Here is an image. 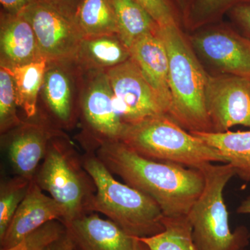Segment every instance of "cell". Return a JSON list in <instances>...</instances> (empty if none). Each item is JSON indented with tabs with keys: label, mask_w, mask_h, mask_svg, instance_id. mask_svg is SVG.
<instances>
[{
	"label": "cell",
	"mask_w": 250,
	"mask_h": 250,
	"mask_svg": "<svg viewBox=\"0 0 250 250\" xmlns=\"http://www.w3.org/2000/svg\"><path fill=\"white\" fill-rule=\"evenodd\" d=\"M95 155L113 174L159 205L165 217L186 216L205 187L202 171L146 159L120 141L98 139Z\"/></svg>",
	"instance_id": "cell-1"
},
{
	"label": "cell",
	"mask_w": 250,
	"mask_h": 250,
	"mask_svg": "<svg viewBox=\"0 0 250 250\" xmlns=\"http://www.w3.org/2000/svg\"><path fill=\"white\" fill-rule=\"evenodd\" d=\"M169 62V84L172 104L168 117L189 132H212L206 107L208 75L182 33L180 24L159 26Z\"/></svg>",
	"instance_id": "cell-2"
},
{
	"label": "cell",
	"mask_w": 250,
	"mask_h": 250,
	"mask_svg": "<svg viewBox=\"0 0 250 250\" xmlns=\"http://www.w3.org/2000/svg\"><path fill=\"white\" fill-rule=\"evenodd\" d=\"M82 163L96 188L92 213H103L134 238H147L164 231L165 215L153 199L118 182L95 153L85 155Z\"/></svg>",
	"instance_id": "cell-3"
},
{
	"label": "cell",
	"mask_w": 250,
	"mask_h": 250,
	"mask_svg": "<svg viewBox=\"0 0 250 250\" xmlns=\"http://www.w3.org/2000/svg\"><path fill=\"white\" fill-rule=\"evenodd\" d=\"M139 155L156 161L200 169L213 163L228 164L224 156L166 115L126 126L120 140Z\"/></svg>",
	"instance_id": "cell-4"
},
{
	"label": "cell",
	"mask_w": 250,
	"mask_h": 250,
	"mask_svg": "<svg viewBox=\"0 0 250 250\" xmlns=\"http://www.w3.org/2000/svg\"><path fill=\"white\" fill-rule=\"evenodd\" d=\"M205 177V187L188 218L192 227L194 243L200 250H241L249 243L246 228L230 231L228 211L223 191L236 175L231 164H207L199 169Z\"/></svg>",
	"instance_id": "cell-5"
},
{
	"label": "cell",
	"mask_w": 250,
	"mask_h": 250,
	"mask_svg": "<svg viewBox=\"0 0 250 250\" xmlns=\"http://www.w3.org/2000/svg\"><path fill=\"white\" fill-rule=\"evenodd\" d=\"M34 180L65 210V225L90 210L96 188L73 149L60 134L49 141Z\"/></svg>",
	"instance_id": "cell-6"
},
{
	"label": "cell",
	"mask_w": 250,
	"mask_h": 250,
	"mask_svg": "<svg viewBox=\"0 0 250 250\" xmlns=\"http://www.w3.org/2000/svg\"><path fill=\"white\" fill-rule=\"evenodd\" d=\"M118 113L125 125H133L167 111L157 94L131 58L106 71Z\"/></svg>",
	"instance_id": "cell-7"
},
{
	"label": "cell",
	"mask_w": 250,
	"mask_h": 250,
	"mask_svg": "<svg viewBox=\"0 0 250 250\" xmlns=\"http://www.w3.org/2000/svg\"><path fill=\"white\" fill-rule=\"evenodd\" d=\"M21 15L34 29L42 58L47 62H75L83 37L72 20L39 1Z\"/></svg>",
	"instance_id": "cell-8"
},
{
	"label": "cell",
	"mask_w": 250,
	"mask_h": 250,
	"mask_svg": "<svg viewBox=\"0 0 250 250\" xmlns=\"http://www.w3.org/2000/svg\"><path fill=\"white\" fill-rule=\"evenodd\" d=\"M206 107L212 132H225L236 125L250 128V79L208 75Z\"/></svg>",
	"instance_id": "cell-9"
},
{
	"label": "cell",
	"mask_w": 250,
	"mask_h": 250,
	"mask_svg": "<svg viewBox=\"0 0 250 250\" xmlns=\"http://www.w3.org/2000/svg\"><path fill=\"white\" fill-rule=\"evenodd\" d=\"M80 103L87 125L98 139L120 141L127 125L117 111L106 71L85 72Z\"/></svg>",
	"instance_id": "cell-10"
},
{
	"label": "cell",
	"mask_w": 250,
	"mask_h": 250,
	"mask_svg": "<svg viewBox=\"0 0 250 250\" xmlns=\"http://www.w3.org/2000/svg\"><path fill=\"white\" fill-rule=\"evenodd\" d=\"M194 48L223 74L250 79V40L231 29L212 28L192 36Z\"/></svg>",
	"instance_id": "cell-11"
},
{
	"label": "cell",
	"mask_w": 250,
	"mask_h": 250,
	"mask_svg": "<svg viewBox=\"0 0 250 250\" xmlns=\"http://www.w3.org/2000/svg\"><path fill=\"white\" fill-rule=\"evenodd\" d=\"M65 218V210L52 197L47 196L34 179L29 190L10 223L4 237L0 239L1 249L15 246L24 236L52 220Z\"/></svg>",
	"instance_id": "cell-12"
},
{
	"label": "cell",
	"mask_w": 250,
	"mask_h": 250,
	"mask_svg": "<svg viewBox=\"0 0 250 250\" xmlns=\"http://www.w3.org/2000/svg\"><path fill=\"white\" fill-rule=\"evenodd\" d=\"M8 156L16 175L32 180L45 157L49 141L58 135L42 123H24L11 130Z\"/></svg>",
	"instance_id": "cell-13"
},
{
	"label": "cell",
	"mask_w": 250,
	"mask_h": 250,
	"mask_svg": "<svg viewBox=\"0 0 250 250\" xmlns=\"http://www.w3.org/2000/svg\"><path fill=\"white\" fill-rule=\"evenodd\" d=\"M75 250H134V237L95 212L66 224Z\"/></svg>",
	"instance_id": "cell-14"
},
{
	"label": "cell",
	"mask_w": 250,
	"mask_h": 250,
	"mask_svg": "<svg viewBox=\"0 0 250 250\" xmlns=\"http://www.w3.org/2000/svg\"><path fill=\"white\" fill-rule=\"evenodd\" d=\"M131 59L157 94L168 116L172 104L169 84V62L164 42L157 33L138 38L129 49Z\"/></svg>",
	"instance_id": "cell-15"
},
{
	"label": "cell",
	"mask_w": 250,
	"mask_h": 250,
	"mask_svg": "<svg viewBox=\"0 0 250 250\" xmlns=\"http://www.w3.org/2000/svg\"><path fill=\"white\" fill-rule=\"evenodd\" d=\"M42 58L34 29L22 15L1 11L0 66L7 69L22 66Z\"/></svg>",
	"instance_id": "cell-16"
},
{
	"label": "cell",
	"mask_w": 250,
	"mask_h": 250,
	"mask_svg": "<svg viewBox=\"0 0 250 250\" xmlns=\"http://www.w3.org/2000/svg\"><path fill=\"white\" fill-rule=\"evenodd\" d=\"M72 62H47L42 89L46 104L63 124L71 122L73 113L74 82L68 65Z\"/></svg>",
	"instance_id": "cell-17"
},
{
	"label": "cell",
	"mask_w": 250,
	"mask_h": 250,
	"mask_svg": "<svg viewBox=\"0 0 250 250\" xmlns=\"http://www.w3.org/2000/svg\"><path fill=\"white\" fill-rule=\"evenodd\" d=\"M131 58L129 49L118 35L85 38L74 63L83 72L107 71Z\"/></svg>",
	"instance_id": "cell-18"
},
{
	"label": "cell",
	"mask_w": 250,
	"mask_h": 250,
	"mask_svg": "<svg viewBox=\"0 0 250 250\" xmlns=\"http://www.w3.org/2000/svg\"><path fill=\"white\" fill-rule=\"evenodd\" d=\"M190 133L224 156L234 167L236 175L250 181V131Z\"/></svg>",
	"instance_id": "cell-19"
},
{
	"label": "cell",
	"mask_w": 250,
	"mask_h": 250,
	"mask_svg": "<svg viewBox=\"0 0 250 250\" xmlns=\"http://www.w3.org/2000/svg\"><path fill=\"white\" fill-rule=\"evenodd\" d=\"M72 20L83 39L118 35V21L112 0H80Z\"/></svg>",
	"instance_id": "cell-20"
},
{
	"label": "cell",
	"mask_w": 250,
	"mask_h": 250,
	"mask_svg": "<svg viewBox=\"0 0 250 250\" xmlns=\"http://www.w3.org/2000/svg\"><path fill=\"white\" fill-rule=\"evenodd\" d=\"M118 21V36L130 49L138 38L157 30L159 24L135 0H112Z\"/></svg>",
	"instance_id": "cell-21"
},
{
	"label": "cell",
	"mask_w": 250,
	"mask_h": 250,
	"mask_svg": "<svg viewBox=\"0 0 250 250\" xmlns=\"http://www.w3.org/2000/svg\"><path fill=\"white\" fill-rule=\"evenodd\" d=\"M47 62L41 59L27 65L9 69L14 77L18 106L28 118L35 116L37 102L42 89Z\"/></svg>",
	"instance_id": "cell-22"
},
{
	"label": "cell",
	"mask_w": 250,
	"mask_h": 250,
	"mask_svg": "<svg viewBox=\"0 0 250 250\" xmlns=\"http://www.w3.org/2000/svg\"><path fill=\"white\" fill-rule=\"evenodd\" d=\"M164 224L165 229L162 232L139 238L150 250H200L194 243L187 215L165 217Z\"/></svg>",
	"instance_id": "cell-23"
},
{
	"label": "cell",
	"mask_w": 250,
	"mask_h": 250,
	"mask_svg": "<svg viewBox=\"0 0 250 250\" xmlns=\"http://www.w3.org/2000/svg\"><path fill=\"white\" fill-rule=\"evenodd\" d=\"M250 0H189L182 21L188 28L197 29L223 17L237 5Z\"/></svg>",
	"instance_id": "cell-24"
},
{
	"label": "cell",
	"mask_w": 250,
	"mask_h": 250,
	"mask_svg": "<svg viewBox=\"0 0 250 250\" xmlns=\"http://www.w3.org/2000/svg\"><path fill=\"white\" fill-rule=\"evenodd\" d=\"M31 180L21 176L5 181L0 187V239L29 190Z\"/></svg>",
	"instance_id": "cell-25"
},
{
	"label": "cell",
	"mask_w": 250,
	"mask_h": 250,
	"mask_svg": "<svg viewBox=\"0 0 250 250\" xmlns=\"http://www.w3.org/2000/svg\"><path fill=\"white\" fill-rule=\"evenodd\" d=\"M18 106L14 77L9 69L0 66V131L1 134L9 132L22 124L18 116Z\"/></svg>",
	"instance_id": "cell-26"
},
{
	"label": "cell",
	"mask_w": 250,
	"mask_h": 250,
	"mask_svg": "<svg viewBox=\"0 0 250 250\" xmlns=\"http://www.w3.org/2000/svg\"><path fill=\"white\" fill-rule=\"evenodd\" d=\"M66 232V226L62 220H52L24 236L15 246L1 250H45Z\"/></svg>",
	"instance_id": "cell-27"
},
{
	"label": "cell",
	"mask_w": 250,
	"mask_h": 250,
	"mask_svg": "<svg viewBox=\"0 0 250 250\" xmlns=\"http://www.w3.org/2000/svg\"><path fill=\"white\" fill-rule=\"evenodd\" d=\"M154 18L159 26L171 23L180 24L182 21L178 10L172 0H135Z\"/></svg>",
	"instance_id": "cell-28"
},
{
	"label": "cell",
	"mask_w": 250,
	"mask_h": 250,
	"mask_svg": "<svg viewBox=\"0 0 250 250\" xmlns=\"http://www.w3.org/2000/svg\"><path fill=\"white\" fill-rule=\"evenodd\" d=\"M228 14L250 40V3L237 5Z\"/></svg>",
	"instance_id": "cell-29"
},
{
	"label": "cell",
	"mask_w": 250,
	"mask_h": 250,
	"mask_svg": "<svg viewBox=\"0 0 250 250\" xmlns=\"http://www.w3.org/2000/svg\"><path fill=\"white\" fill-rule=\"evenodd\" d=\"M72 20L80 0H38ZM73 21V20H72Z\"/></svg>",
	"instance_id": "cell-30"
},
{
	"label": "cell",
	"mask_w": 250,
	"mask_h": 250,
	"mask_svg": "<svg viewBox=\"0 0 250 250\" xmlns=\"http://www.w3.org/2000/svg\"><path fill=\"white\" fill-rule=\"evenodd\" d=\"M38 0H0L3 12L9 14L19 15L34 4Z\"/></svg>",
	"instance_id": "cell-31"
},
{
	"label": "cell",
	"mask_w": 250,
	"mask_h": 250,
	"mask_svg": "<svg viewBox=\"0 0 250 250\" xmlns=\"http://www.w3.org/2000/svg\"><path fill=\"white\" fill-rule=\"evenodd\" d=\"M45 250H75V247L67 230V232L62 238L50 245Z\"/></svg>",
	"instance_id": "cell-32"
},
{
	"label": "cell",
	"mask_w": 250,
	"mask_h": 250,
	"mask_svg": "<svg viewBox=\"0 0 250 250\" xmlns=\"http://www.w3.org/2000/svg\"><path fill=\"white\" fill-rule=\"evenodd\" d=\"M172 1L174 3V6L178 10L182 21V17H183L184 13H185L186 10H187L189 0H172Z\"/></svg>",
	"instance_id": "cell-33"
},
{
	"label": "cell",
	"mask_w": 250,
	"mask_h": 250,
	"mask_svg": "<svg viewBox=\"0 0 250 250\" xmlns=\"http://www.w3.org/2000/svg\"><path fill=\"white\" fill-rule=\"evenodd\" d=\"M237 213L241 214H250V196L241 202L237 209Z\"/></svg>",
	"instance_id": "cell-34"
},
{
	"label": "cell",
	"mask_w": 250,
	"mask_h": 250,
	"mask_svg": "<svg viewBox=\"0 0 250 250\" xmlns=\"http://www.w3.org/2000/svg\"><path fill=\"white\" fill-rule=\"evenodd\" d=\"M134 250H150V249L148 248L146 243H143L139 238H134Z\"/></svg>",
	"instance_id": "cell-35"
},
{
	"label": "cell",
	"mask_w": 250,
	"mask_h": 250,
	"mask_svg": "<svg viewBox=\"0 0 250 250\" xmlns=\"http://www.w3.org/2000/svg\"><path fill=\"white\" fill-rule=\"evenodd\" d=\"M246 250L243 249V250Z\"/></svg>",
	"instance_id": "cell-36"
}]
</instances>
